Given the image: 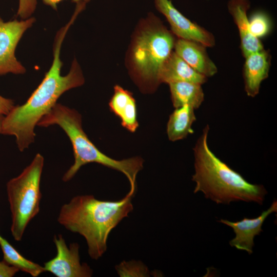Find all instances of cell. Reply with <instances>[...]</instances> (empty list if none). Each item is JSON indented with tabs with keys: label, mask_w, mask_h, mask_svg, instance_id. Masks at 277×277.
<instances>
[{
	"label": "cell",
	"mask_w": 277,
	"mask_h": 277,
	"mask_svg": "<svg viewBox=\"0 0 277 277\" xmlns=\"http://www.w3.org/2000/svg\"><path fill=\"white\" fill-rule=\"evenodd\" d=\"M72 24V22L69 21L56 33L53 61L41 83L24 104L15 105L4 117L1 134L15 136L20 151H24L34 143V130L38 122L57 103L60 97L85 83L83 72L76 59L73 60L69 72L65 75L61 74L62 45Z\"/></svg>",
	"instance_id": "obj_1"
},
{
	"label": "cell",
	"mask_w": 277,
	"mask_h": 277,
	"mask_svg": "<svg viewBox=\"0 0 277 277\" xmlns=\"http://www.w3.org/2000/svg\"><path fill=\"white\" fill-rule=\"evenodd\" d=\"M135 194L129 191L117 201L98 200L92 195L74 196L61 207L57 222L67 230L83 236L89 255L97 260L107 250L111 231L133 210Z\"/></svg>",
	"instance_id": "obj_2"
},
{
	"label": "cell",
	"mask_w": 277,
	"mask_h": 277,
	"mask_svg": "<svg viewBox=\"0 0 277 277\" xmlns=\"http://www.w3.org/2000/svg\"><path fill=\"white\" fill-rule=\"evenodd\" d=\"M209 126L203 129L193 149L195 182L193 192L201 191L217 204L232 202H255L262 205L267 191L262 185L249 183L239 173L219 159L208 144Z\"/></svg>",
	"instance_id": "obj_3"
},
{
	"label": "cell",
	"mask_w": 277,
	"mask_h": 277,
	"mask_svg": "<svg viewBox=\"0 0 277 277\" xmlns=\"http://www.w3.org/2000/svg\"><path fill=\"white\" fill-rule=\"evenodd\" d=\"M54 125L60 127L69 137L74 158L73 164L63 175V181L71 180L83 166L95 163L123 173L129 181V191L136 193V176L144 167L142 157L117 160L103 153L84 132L81 114L76 110L57 103L39 121L37 126L47 127Z\"/></svg>",
	"instance_id": "obj_4"
},
{
	"label": "cell",
	"mask_w": 277,
	"mask_h": 277,
	"mask_svg": "<svg viewBox=\"0 0 277 277\" xmlns=\"http://www.w3.org/2000/svg\"><path fill=\"white\" fill-rule=\"evenodd\" d=\"M137 36L131 59L134 78L143 91H154L160 84L159 75L175 43L174 34L158 19Z\"/></svg>",
	"instance_id": "obj_5"
},
{
	"label": "cell",
	"mask_w": 277,
	"mask_h": 277,
	"mask_svg": "<svg viewBox=\"0 0 277 277\" xmlns=\"http://www.w3.org/2000/svg\"><path fill=\"white\" fill-rule=\"evenodd\" d=\"M44 165L42 154L37 153L17 176L6 184L11 213L10 231L16 241L22 240L30 222L39 213L42 198L40 185Z\"/></svg>",
	"instance_id": "obj_6"
},
{
	"label": "cell",
	"mask_w": 277,
	"mask_h": 277,
	"mask_svg": "<svg viewBox=\"0 0 277 277\" xmlns=\"http://www.w3.org/2000/svg\"><path fill=\"white\" fill-rule=\"evenodd\" d=\"M35 21L34 17H30L4 22L0 16V75L26 72L25 67L15 56V49L25 32Z\"/></svg>",
	"instance_id": "obj_7"
},
{
	"label": "cell",
	"mask_w": 277,
	"mask_h": 277,
	"mask_svg": "<svg viewBox=\"0 0 277 277\" xmlns=\"http://www.w3.org/2000/svg\"><path fill=\"white\" fill-rule=\"evenodd\" d=\"M53 242L56 255L44 263L45 271L56 277H90L93 275L90 267L81 262L78 243H72L68 246L61 234L54 235Z\"/></svg>",
	"instance_id": "obj_8"
},
{
	"label": "cell",
	"mask_w": 277,
	"mask_h": 277,
	"mask_svg": "<svg viewBox=\"0 0 277 277\" xmlns=\"http://www.w3.org/2000/svg\"><path fill=\"white\" fill-rule=\"evenodd\" d=\"M154 3L157 10L168 22L172 33L179 38L195 41L206 47L215 45L214 35L185 17L170 0H154Z\"/></svg>",
	"instance_id": "obj_9"
},
{
	"label": "cell",
	"mask_w": 277,
	"mask_h": 277,
	"mask_svg": "<svg viewBox=\"0 0 277 277\" xmlns=\"http://www.w3.org/2000/svg\"><path fill=\"white\" fill-rule=\"evenodd\" d=\"M277 211V202L274 201L270 207L262 212L258 217L254 219L244 217L242 220L231 222L227 220L221 219L218 222L231 227L235 234L234 238L229 242L231 247L247 251L249 254L252 253L254 246V238L263 231L262 225L268 217L273 212Z\"/></svg>",
	"instance_id": "obj_10"
},
{
	"label": "cell",
	"mask_w": 277,
	"mask_h": 277,
	"mask_svg": "<svg viewBox=\"0 0 277 277\" xmlns=\"http://www.w3.org/2000/svg\"><path fill=\"white\" fill-rule=\"evenodd\" d=\"M243 78L245 91L248 96L254 97L260 91L262 82L269 75L271 56L264 49L245 57Z\"/></svg>",
	"instance_id": "obj_11"
},
{
	"label": "cell",
	"mask_w": 277,
	"mask_h": 277,
	"mask_svg": "<svg viewBox=\"0 0 277 277\" xmlns=\"http://www.w3.org/2000/svg\"><path fill=\"white\" fill-rule=\"evenodd\" d=\"M206 48L199 42L179 38L175 41L174 51L194 70L208 78L217 72V68Z\"/></svg>",
	"instance_id": "obj_12"
},
{
	"label": "cell",
	"mask_w": 277,
	"mask_h": 277,
	"mask_svg": "<svg viewBox=\"0 0 277 277\" xmlns=\"http://www.w3.org/2000/svg\"><path fill=\"white\" fill-rule=\"evenodd\" d=\"M250 5L249 0H229L227 4L228 10L239 31L242 53L244 57L264 49L260 39L253 36L250 32L247 16Z\"/></svg>",
	"instance_id": "obj_13"
},
{
	"label": "cell",
	"mask_w": 277,
	"mask_h": 277,
	"mask_svg": "<svg viewBox=\"0 0 277 277\" xmlns=\"http://www.w3.org/2000/svg\"><path fill=\"white\" fill-rule=\"evenodd\" d=\"M109 107L110 111L120 118L124 128L132 133L136 131L139 126L137 107L136 101L130 91L116 85Z\"/></svg>",
	"instance_id": "obj_14"
},
{
	"label": "cell",
	"mask_w": 277,
	"mask_h": 277,
	"mask_svg": "<svg viewBox=\"0 0 277 277\" xmlns=\"http://www.w3.org/2000/svg\"><path fill=\"white\" fill-rule=\"evenodd\" d=\"M207 78L194 70L174 51L163 64L159 75L160 84L185 81L202 85Z\"/></svg>",
	"instance_id": "obj_15"
},
{
	"label": "cell",
	"mask_w": 277,
	"mask_h": 277,
	"mask_svg": "<svg viewBox=\"0 0 277 277\" xmlns=\"http://www.w3.org/2000/svg\"><path fill=\"white\" fill-rule=\"evenodd\" d=\"M168 84L175 108L187 105L195 110L201 106L204 100L201 84L185 81L174 82Z\"/></svg>",
	"instance_id": "obj_16"
},
{
	"label": "cell",
	"mask_w": 277,
	"mask_h": 277,
	"mask_svg": "<svg viewBox=\"0 0 277 277\" xmlns=\"http://www.w3.org/2000/svg\"><path fill=\"white\" fill-rule=\"evenodd\" d=\"M194 110L193 108L185 105L176 108L170 115L166 129L170 141L181 140L194 133L192 126L196 120Z\"/></svg>",
	"instance_id": "obj_17"
},
{
	"label": "cell",
	"mask_w": 277,
	"mask_h": 277,
	"mask_svg": "<svg viewBox=\"0 0 277 277\" xmlns=\"http://www.w3.org/2000/svg\"><path fill=\"white\" fill-rule=\"evenodd\" d=\"M0 247L3 253V261L19 271L37 277L45 272L43 266L24 257L8 241L0 234Z\"/></svg>",
	"instance_id": "obj_18"
},
{
	"label": "cell",
	"mask_w": 277,
	"mask_h": 277,
	"mask_svg": "<svg viewBox=\"0 0 277 277\" xmlns=\"http://www.w3.org/2000/svg\"><path fill=\"white\" fill-rule=\"evenodd\" d=\"M249 22L250 32L257 38L267 35L271 30L270 19L264 12H254L249 18Z\"/></svg>",
	"instance_id": "obj_19"
},
{
	"label": "cell",
	"mask_w": 277,
	"mask_h": 277,
	"mask_svg": "<svg viewBox=\"0 0 277 277\" xmlns=\"http://www.w3.org/2000/svg\"><path fill=\"white\" fill-rule=\"evenodd\" d=\"M118 275L125 276H150L152 274L148 268L142 262L137 261H123L115 266Z\"/></svg>",
	"instance_id": "obj_20"
},
{
	"label": "cell",
	"mask_w": 277,
	"mask_h": 277,
	"mask_svg": "<svg viewBox=\"0 0 277 277\" xmlns=\"http://www.w3.org/2000/svg\"><path fill=\"white\" fill-rule=\"evenodd\" d=\"M36 0H18L17 16L22 19L31 17L36 9Z\"/></svg>",
	"instance_id": "obj_21"
},
{
	"label": "cell",
	"mask_w": 277,
	"mask_h": 277,
	"mask_svg": "<svg viewBox=\"0 0 277 277\" xmlns=\"http://www.w3.org/2000/svg\"><path fill=\"white\" fill-rule=\"evenodd\" d=\"M18 271L17 268L7 264L4 261H0V277H12Z\"/></svg>",
	"instance_id": "obj_22"
},
{
	"label": "cell",
	"mask_w": 277,
	"mask_h": 277,
	"mask_svg": "<svg viewBox=\"0 0 277 277\" xmlns=\"http://www.w3.org/2000/svg\"><path fill=\"white\" fill-rule=\"evenodd\" d=\"M13 100L6 98L0 95V113L6 115L14 107Z\"/></svg>",
	"instance_id": "obj_23"
},
{
	"label": "cell",
	"mask_w": 277,
	"mask_h": 277,
	"mask_svg": "<svg viewBox=\"0 0 277 277\" xmlns=\"http://www.w3.org/2000/svg\"><path fill=\"white\" fill-rule=\"evenodd\" d=\"M42 2L46 5L50 6L55 10H57L58 4L63 0H42ZM77 4L84 3L86 4L91 0H71Z\"/></svg>",
	"instance_id": "obj_24"
},
{
	"label": "cell",
	"mask_w": 277,
	"mask_h": 277,
	"mask_svg": "<svg viewBox=\"0 0 277 277\" xmlns=\"http://www.w3.org/2000/svg\"><path fill=\"white\" fill-rule=\"evenodd\" d=\"M4 116L5 115L0 113V134H1L2 124V122H3Z\"/></svg>",
	"instance_id": "obj_25"
}]
</instances>
